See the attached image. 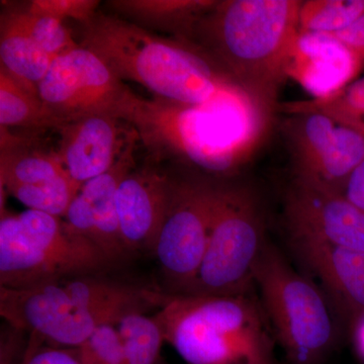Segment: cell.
Listing matches in <instances>:
<instances>
[{
  "label": "cell",
  "instance_id": "cell-1",
  "mask_svg": "<svg viewBox=\"0 0 364 364\" xmlns=\"http://www.w3.org/2000/svg\"><path fill=\"white\" fill-rule=\"evenodd\" d=\"M272 114L240 87L200 105L141 97L132 91L121 121L133 127L153 161L171 160L227 181L255 154Z\"/></svg>",
  "mask_w": 364,
  "mask_h": 364
},
{
  "label": "cell",
  "instance_id": "cell-2",
  "mask_svg": "<svg viewBox=\"0 0 364 364\" xmlns=\"http://www.w3.org/2000/svg\"><path fill=\"white\" fill-rule=\"evenodd\" d=\"M298 0L217 1L196 23L189 42L272 112L298 39Z\"/></svg>",
  "mask_w": 364,
  "mask_h": 364
},
{
  "label": "cell",
  "instance_id": "cell-3",
  "mask_svg": "<svg viewBox=\"0 0 364 364\" xmlns=\"http://www.w3.org/2000/svg\"><path fill=\"white\" fill-rule=\"evenodd\" d=\"M80 46L119 80L176 104H203L239 87L193 43L163 38L117 14L97 13L83 25Z\"/></svg>",
  "mask_w": 364,
  "mask_h": 364
},
{
  "label": "cell",
  "instance_id": "cell-4",
  "mask_svg": "<svg viewBox=\"0 0 364 364\" xmlns=\"http://www.w3.org/2000/svg\"><path fill=\"white\" fill-rule=\"evenodd\" d=\"M154 317L165 341L188 364H277V342L255 291L166 294Z\"/></svg>",
  "mask_w": 364,
  "mask_h": 364
},
{
  "label": "cell",
  "instance_id": "cell-5",
  "mask_svg": "<svg viewBox=\"0 0 364 364\" xmlns=\"http://www.w3.org/2000/svg\"><path fill=\"white\" fill-rule=\"evenodd\" d=\"M254 286L287 364H327L343 323L323 289L268 240L256 263Z\"/></svg>",
  "mask_w": 364,
  "mask_h": 364
},
{
  "label": "cell",
  "instance_id": "cell-6",
  "mask_svg": "<svg viewBox=\"0 0 364 364\" xmlns=\"http://www.w3.org/2000/svg\"><path fill=\"white\" fill-rule=\"evenodd\" d=\"M267 241L255 191L232 179H215L207 251L188 294L235 296L255 291L254 270Z\"/></svg>",
  "mask_w": 364,
  "mask_h": 364
},
{
  "label": "cell",
  "instance_id": "cell-7",
  "mask_svg": "<svg viewBox=\"0 0 364 364\" xmlns=\"http://www.w3.org/2000/svg\"><path fill=\"white\" fill-rule=\"evenodd\" d=\"M215 179L173 178L171 202L155 254L173 296L189 294L207 251Z\"/></svg>",
  "mask_w": 364,
  "mask_h": 364
},
{
  "label": "cell",
  "instance_id": "cell-8",
  "mask_svg": "<svg viewBox=\"0 0 364 364\" xmlns=\"http://www.w3.org/2000/svg\"><path fill=\"white\" fill-rule=\"evenodd\" d=\"M132 90L95 53L81 47L57 57L38 95L58 127L93 114L121 117Z\"/></svg>",
  "mask_w": 364,
  "mask_h": 364
},
{
  "label": "cell",
  "instance_id": "cell-9",
  "mask_svg": "<svg viewBox=\"0 0 364 364\" xmlns=\"http://www.w3.org/2000/svg\"><path fill=\"white\" fill-rule=\"evenodd\" d=\"M0 315L13 329L61 348H78L100 326L117 324L112 316L76 308L61 280L26 289L0 287Z\"/></svg>",
  "mask_w": 364,
  "mask_h": 364
},
{
  "label": "cell",
  "instance_id": "cell-10",
  "mask_svg": "<svg viewBox=\"0 0 364 364\" xmlns=\"http://www.w3.org/2000/svg\"><path fill=\"white\" fill-rule=\"evenodd\" d=\"M284 219L289 234L364 251V210L340 193L294 179L284 198Z\"/></svg>",
  "mask_w": 364,
  "mask_h": 364
},
{
  "label": "cell",
  "instance_id": "cell-11",
  "mask_svg": "<svg viewBox=\"0 0 364 364\" xmlns=\"http://www.w3.org/2000/svg\"><path fill=\"white\" fill-rule=\"evenodd\" d=\"M296 259L321 284L347 328L364 314V251L333 246L313 237L289 234Z\"/></svg>",
  "mask_w": 364,
  "mask_h": 364
},
{
  "label": "cell",
  "instance_id": "cell-12",
  "mask_svg": "<svg viewBox=\"0 0 364 364\" xmlns=\"http://www.w3.org/2000/svg\"><path fill=\"white\" fill-rule=\"evenodd\" d=\"M173 178L156 168L129 172L117 191V218L128 252H155L171 202Z\"/></svg>",
  "mask_w": 364,
  "mask_h": 364
},
{
  "label": "cell",
  "instance_id": "cell-13",
  "mask_svg": "<svg viewBox=\"0 0 364 364\" xmlns=\"http://www.w3.org/2000/svg\"><path fill=\"white\" fill-rule=\"evenodd\" d=\"M364 63L329 33H299L287 79L315 100L332 97L353 82Z\"/></svg>",
  "mask_w": 364,
  "mask_h": 364
},
{
  "label": "cell",
  "instance_id": "cell-14",
  "mask_svg": "<svg viewBox=\"0 0 364 364\" xmlns=\"http://www.w3.org/2000/svg\"><path fill=\"white\" fill-rule=\"evenodd\" d=\"M121 119L93 114L62 124L57 150L69 176L81 186L111 168L121 154L127 138L119 139Z\"/></svg>",
  "mask_w": 364,
  "mask_h": 364
},
{
  "label": "cell",
  "instance_id": "cell-15",
  "mask_svg": "<svg viewBox=\"0 0 364 364\" xmlns=\"http://www.w3.org/2000/svg\"><path fill=\"white\" fill-rule=\"evenodd\" d=\"M66 279V270L26 234L18 215L1 213L0 287L32 289Z\"/></svg>",
  "mask_w": 364,
  "mask_h": 364
},
{
  "label": "cell",
  "instance_id": "cell-16",
  "mask_svg": "<svg viewBox=\"0 0 364 364\" xmlns=\"http://www.w3.org/2000/svg\"><path fill=\"white\" fill-rule=\"evenodd\" d=\"M18 218L31 239L70 277L97 272L111 263L97 244L72 231L61 218L33 210Z\"/></svg>",
  "mask_w": 364,
  "mask_h": 364
},
{
  "label": "cell",
  "instance_id": "cell-17",
  "mask_svg": "<svg viewBox=\"0 0 364 364\" xmlns=\"http://www.w3.org/2000/svg\"><path fill=\"white\" fill-rule=\"evenodd\" d=\"M135 135L127 136L123 150L111 168L102 176L85 182L80 193L92 208L95 218V243L105 253L107 259L114 262L127 255L117 218L116 196L119 183L135 166L134 148Z\"/></svg>",
  "mask_w": 364,
  "mask_h": 364
},
{
  "label": "cell",
  "instance_id": "cell-18",
  "mask_svg": "<svg viewBox=\"0 0 364 364\" xmlns=\"http://www.w3.org/2000/svg\"><path fill=\"white\" fill-rule=\"evenodd\" d=\"M214 0H112L117 16L149 32L191 41L196 23L212 9Z\"/></svg>",
  "mask_w": 364,
  "mask_h": 364
},
{
  "label": "cell",
  "instance_id": "cell-19",
  "mask_svg": "<svg viewBox=\"0 0 364 364\" xmlns=\"http://www.w3.org/2000/svg\"><path fill=\"white\" fill-rule=\"evenodd\" d=\"M338 123L320 112L289 114L282 123L293 160L294 177L310 178L318 165L331 149Z\"/></svg>",
  "mask_w": 364,
  "mask_h": 364
},
{
  "label": "cell",
  "instance_id": "cell-20",
  "mask_svg": "<svg viewBox=\"0 0 364 364\" xmlns=\"http://www.w3.org/2000/svg\"><path fill=\"white\" fill-rule=\"evenodd\" d=\"M69 176L57 151L28 145L1 128L0 181L2 188L30 186Z\"/></svg>",
  "mask_w": 364,
  "mask_h": 364
},
{
  "label": "cell",
  "instance_id": "cell-21",
  "mask_svg": "<svg viewBox=\"0 0 364 364\" xmlns=\"http://www.w3.org/2000/svg\"><path fill=\"white\" fill-rule=\"evenodd\" d=\"M0 20V68L39 97L38 85L54 59L11 21L4 16Z\"/></svg>",
  "mask_w": 364,
  "mask_h": 364
},
{
  "label": "cell",
  "instance_id": "cell-22",
  "mask_svg": "<svg viewBox=\"0 0 364 364\" xmlns=\"http://www.w3.org/2000/svg\"><path fill=\"white\" fill-rule=\"evenodd\" d=\"M363 160V132L338 123L331 149L310 178L299 181L341 195L347 179Z\"/></svg>",
  "mask_w": 364,
  "mask_h": 364
},
{
  "label": "cell",
  "instance_id": "cell-23",
  "mask_svg": "<svg viewBox=\"0 0 364 364\" xmlns=\"http://www.w3.org/2000/svg\"><path fill=\"white\" fill-rule=\"evenodd\" d=\"M0 124L1 128L43 131L58 128V123L38 95L18 85L0 68Z\"/></svg>",
  "mask_w": 364,
  "mask_h": 364
},
{
  "label": "cell",
  "instance_id": "cell-24",
  "mask_svg": "<svg viewBox=\"0 0 364 364\" xmlns=\"http://www.w3.org/2000/svg\"><path fill=\"white\" fill-rule=\"evenodd\" d=\"M116 328L127 364H157L161 360L160 352L165 338L154 316L133 311L119 318Z\"/></svg>",
  "mask_w": 364,
  "mask_h": 364
},
{
  "label": "cell",
  "instance_id": "cell-25",
  "mask_svg": "<svg viewBox=\"0 0 364 364\" xmlns=\"http://www.w3.org/2000/svg\"><path fill=\"white\" fill-rule=\"evenodd\" d=\"M277 107L287 114L320 112L364 133V77L356 79L332 97L287 102Z\"/></svg>",
  "mask_w": 364,
  "mask_h": 364
},
{
  "label": "cell",
  "instance_id": "cell-26",
  "mask_svg": "<svg viewBox=\"0 0 364 364\" xmlns=\"http://www.w3.org/2000/svg\"><path fill=\"white\" fill-rule=\"evenodd\" d=\"M1 16L23 31L53 59L79 47L63 21L31 13L26 7L2 11Z\"/></svg>",
  "mask_w": 364,
  "mask_h": 364
},
{
  "label": "cell",
  "instance_id": "cell-27",
  "mask_svg": "<svg viewBox=\"0 0 364 364\" xmlns=\"http://www.w3.org/2000/svg\"><path fill=\"white\" fill-rule=\"evenodd\" d=\"M364 14V0H308L299 13L301 33H335Z\"/></svg>",
  "mask_w": 364,
  "mask_h": 364
},
{
  "label": "cell",
  "instance_id": "cell-28",
  "mask_svg": "<svg viewBox=\"0 0 364 364\" xmlns=\"http://www.w3.org/2000/svg\"><path fill=\"white\" fill-rule=\"evenodd\" d=\"M81 188L70 176H65L43 183L11 186L1 189L25 205L28 210L63 219Z\"/></svg>",
  "mask_w": 364,
  "mask_h": 364
},
{
  "label": "cell",
  "instance_id": "cell-29",
  "mask_svg": "<svg viewBox=\"0 0 364 364\" xmlns=\"http://www.w3.org/2000/svg\"><path fill=\"white\" fill-rule=\"evenodd\" d=\"M76 350L81 364H127L116 325L100 326Z\"/></svg>",
  "mask_w": 364,
  "mask_h": 364
},
{
  "label": "cell",
  "instance_id": "cell-30",
  "mask_svg": "<svg viewBox=\"0 0 364 364\" xmlns=\"http://www.w3.org/2000/svg\"><path fill=\"white\" fill-rule=\"evenodd\" d=\"M97 0H33L25 6L33 14L65 21L74 20L81 26L90 23L97 14Z\"/></svg>",
  "mask_w": 364,
  "mask_h": 364
},
{
  "label": "cell",
  "instance_id": "cell-31",
  "mask_svg": "<svg viewBox=\"0 0 364 364\" xmlns=\"http://www.w3.org/2000/svg\"><path fill=\"white\" fill-rule=\"evenodd\" d=\"M23 364H81L76 348L43 347L31 340Z\"/></svg>",
  "mask_w": 364,
  "mask_h": 364
},
{
  "label": "cell",
  "instance_id": "cell-32",
  "mask_svg": "<svg viewBox=\"0 0 364 364\" xmlns=\"http://www.w3.org/2000/svg\"><path fill=\"white\" fill-rule=\"evenodd\" d=\"M329 35L338 40L364 63V14L344 30Z\"/></svg>",
  "mask_w": 364,
  "mask_h": 364
},
{
  "label": "cell",
  "instance_id": "cell-33",
  "mask_svg": "<svg viewBox=\"0 0 364 364\" xmlns=\"http://www.w3.org/2000/svg\"><path fill=\"white\" fill-rule=\"evenodd\" d=\"M341 195L355 207L364 210V160L347 179Z\"/></svg>",
  "mask_w": 364,
  "mask_h": 364
},
{
  "label": "cell",
  "instance_id": "cell-34",
  "mask_svg": "<svg viewBox=\"0 0 364 364\" xmlns=\"http://www.w3.org/2000/svg\"><path fill=\"white\" fill-rule=\"evenodd\" d=\"M352 344L359 359L364 363V314L356 318L348 328Z\"/></svg>",
  "mask_w": 364,
  "mask_h": 364
},
{
  "label": "cell",
  "instance_id": "cell-35",
  "mask_svg": "<svg viewBox=\"0 0 364 364\" xmlns=\"http://www.w3.org/2000/svg\"><path fill=\"white\" fill-rule=\"evenodd\" d=\"M157 364H167V363H165L164 361L160 360L159 363H158Z\"/></svg>",
  "mask_w": 364,
  "mask_h": 364
}]
</instances>
